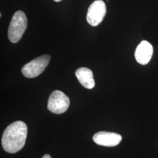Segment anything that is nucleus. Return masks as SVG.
I'll list each match as a JSON object with an SVG mask.
<instances>
[{"label": "nucleus", "mask_w": 158, "mask_h": 158, "mask_svg": "<svg viewBox=\"0 0 158 158\" xmlns=\"http://www.w3.org/2000/svg\"><path fill=\"white\" fill-rule=\"evenodd\" d=\"M153 49L152 45L147 40H143L138 45L135 52L137 62L145 65L149 62L152 56Z\"/></svg>", "instance_id": "7"}, {"label": "nucleus", "mask_w": 158, "mask_h": 158, "mask_svg": "<svg viewBox=\"0 0 158 158\" xmlns=\"http://www.w3.org/2000/svg\"><path fill=\"white\" fill-rule=\"evenodd\" d=\"M93 139L98 145L113 147L118 145L122 140V136L115 132L100 131L94 135Z\"/></svg>", "instance_id": "6"}, {"label": "nucleus", "mask_w": 158, "mask_h": 158, "mask_svg": "<svg viewBox=\"0 0 158 158\" xmlns=\"http://www.w3.org/2000/svg\"><path fill=\"white\" fill-rule=\"evenodd\" d=\"M76 76L80 83L84 87L92 89L95 86V81L93 73L90 69L87 68H81L76 71Z\"/></svg>", "instance_id": "8"}, {"label": "nucleus", "mask_w": 158, "mask_h": 158, "mask_svg": "<svg viewBox=\"0 0 158 158\" xmlns=\"http://www.w3.org/2000/svg\"><path fill=\"white\" fill-rule=\"evenodd\" d=\"M27 18L23 12L18 11L14 14L8 31V38L12 43H17L21 39L27 28Z\"/></svg>", "instance_id": "2"}, {"label": "nucleus", "mask_w": 158, "mask_h": 158, "mask_svg": "<svg viewBox=\"0 0 158 158\" xmlns=\"http://www.w3.org/2000/svg\"><path fill=\"white\" fill-rule=\"evenodd\" d=\"M106 6L102 0H97L91 4L87 14V21L93 27L102 23L106 14Z\"/></svg>", "instance_id": "5"}, {"label": "nucleus", "mask_w": 158, "mask_h": 158, "mask_svg": "<svg viewBox=\"0 0 158 158\" xmlns=\"http://www.w3.org/2000/svg\"><path fill=\"white\" fill-rule=\"evenodd\" d=\"M51 60V56L48 55L38 57L22 68L23 75L27 78H34L38 76L45 70Z\"/></svg>", "instance_id": "3"}, {"label": "nucleus", "mask_w": 158, "mask_h": 158, "mask_svg": "<svg viewBox=\"0 0 158 158\" xmlns=\"http://www.w3.org/2000/svg\"><path fill=\"white\" fill-rule=\"evenodd\" d=\"M26 124L18 121L8 125L2 137V145L6 152L15 153L24 147L27 136Z\"/></svg>", "instance_id": "1"}, {"label": "nucleus", "mask_w": 158, "mask_h": 158, "mask_svg": "<svg viewBox=\"0 0 158 158\" xmlns=\"http://www.w3.org/2000/svg\"><path fill=\"white\" fill-rule=\"evenodd\" d=\"M55 1H56V2H60V1H61L62 0H54Z\"/></svg>", "instance_id": "10"}, {"label": "nucleus", "mask_w": 158, "mask_h": 158, "mask_svg": "<svg viewBox=\"0 0 158 158\" xmlns=\"http://www.w3.org/2000/svg\"><path fill=\"white\" fill-rule=\"evenodd\" d=\"M70 100L68 96L61 91H54L49 96L48 109L52 113L60 114L68 110Z\"/></svg>", "instance_id": "4"}, {"label": "nucleus", "mask_w": 158, "mask_h": 158, "mask_svg": "<svg viewBox=\"0 0 158 158\" xmlns=\"http://www.w3.org/2000/svg\"><path fill=\"white\" fill-rule=\"evenodd\" d=\"M42 158H51V156L49 155H48V154H46Z\"/></svg>", "instance_id": "9"}]
</instances>
